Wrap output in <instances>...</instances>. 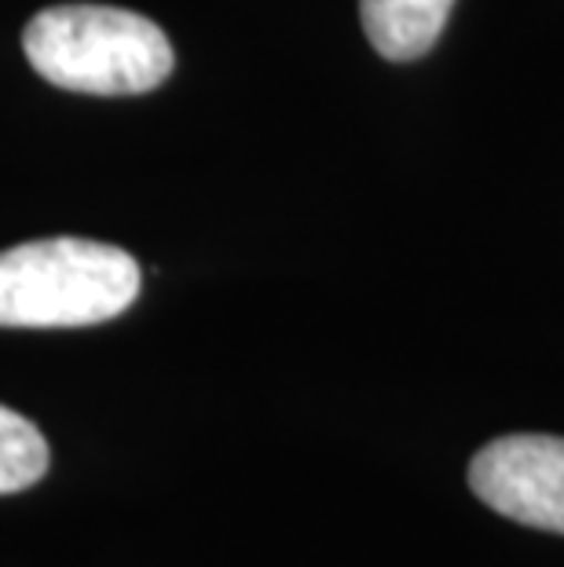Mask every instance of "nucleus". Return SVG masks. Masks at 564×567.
<instances>
[{"label":"nucleus","mask_w":564,"mask_h":567,"mask_svg":"<svg viewBox=\"0 0 564 567\" xmlns=\"http://www.w3.org/2000/svg\"><path fill=\"white\" fill-rule=\"evenodd\" d=\"M470 487L488 509L524 527L564 535V440L502 436L470 465Z\"/></svg>","instance_id":"obj_3"},{"label":"nucleus","mask_w":564,"mask_h":567,"mask_svg":"<svg viewBox=\"0 0 564 567\" xmlns=\"http://www.w3.org/2000/svg\"><path fill=\"white\" fill-rule=\"evenodd\" d=\"M48 473V443L30 417L0 406V494L33 487Z\"/></svg>","instance_id":"obj_5"},{"label":"nucleus","mask_w":564,"mask_h":567,"mask_svg":"<svg viewBox=\"0 0 564 567\" xmlns=\"http://www.w3.org/2000/svg\"><path fill=\"white\" fill-rule=\"evenodd\" d=\"M140 297V264L89 238H44L0 252V326L66 330L117 319Z\"/></svg>","instance_id":"obj_2"},{"label":"nucleus","mask_w":564,"mask_h":567,"mask_svg":"<svg viewBox=\"0 0 564 567\" xmlns=\"http://www.w3.org/2000/svg\"><path fill=\"white\" fill-rule=\"evenodd\" d=\"M454 0H359L363 30L386 59L407 63L425 55L443 33Z\"/></svg>","instance_id":"obj_4"},{"label":"nucleus","mask_w":564,"mask_h":567,"mask_svg":"<svg viewBox=\"0 0 564 567\" xmlns=\"http://www.w3.org/2000/svg\"><path fill=\"white\" fill-rule=\"evenodd\" d=\"M22 52L44 81L85 95H140L173 74L158 22L106 4H55L22 30Z\"/></svg>","instance_id":"obj_1"}]
</instances>
